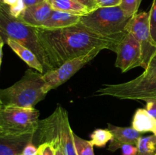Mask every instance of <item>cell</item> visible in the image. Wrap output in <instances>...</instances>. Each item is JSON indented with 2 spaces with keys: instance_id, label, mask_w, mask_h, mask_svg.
<instances>
[{
  "instance_id": "obj_1",
  "label": "cell",
  "mask_w": 156,
  "mask_h": 155,
  "mask_svg": "<svg viewBox=\"0 0 156 155\" xmlns=\"http://www.w3.org/2000/svg\"><path fill=\"white\" fill-rule=\"evenodd\" d=\"M35 33L53 70L96 47L116 52L119 44L91 31L80 22L59 29L35 27Z\"/></svg>"
},
{
  "instance_id": "obj_2",
  "label": "cell",
  "mask_w": 156,
  "mask_h": 155,
  "mask_svg": "<svg viewBox=\"0 0 156 155\" xmlns=\"http://www.w3.org/2000/svg\"><path fill=\"white\" fill-rule=\"evenodd\" d=\"M0 34L4 42L6 39L10 38L31 50L44 66V73L53 70L35 33V27H30L19 18L12 16L9 13V6L1 1Z\"/></svg>"
},
{
  "instance_id": "obj_3",
  "label": "cell",
  "mask_w": 156,
  "mask_h": 155,
  "mask_svg": "<svg viewBox=\"0 0 156 155\" xmlns=\"http://www.w3.org/2000/svg\"><path fill=\"white\" fill-rule=\"evenodd\" d=\"M35 137L38 138L40 144L47 142L53 146H59L64 155H77L68 113L61 105L56 106L50 116L39 121Z\"/></svg>"
},
{
  "instance_id": "obj_4",
  "label": "cell",
  "mask_w": 156,
  "mask_h": 155,
  "mask_svg": "<svg viewBox=\"0 0 156 155\" xmlns=\"http://www.w3.org/2000/svg\"><path fill=\"white\" fill-rule=\"evenodd\" d=\"M44 84L43 74L28 69L13 85L0 89V100L3 106L34 107L47 95L43 91Z\"/></svg>"
},
{
  "instance_id": "obj_5",
  "label": "cell",
  "mask_w": 156,
  "mask_h": 155,
  "mask_svg": "<svg viewBox=\"0 0 156 155\" xmlns=\"http://www.w3.org/2000/svg\"><path fill=\"white\" fill-rule=\"evenodd\" d=\"M130 18L120 6L98 8L82 16L80 23L103 37L120 43L128 33L126 26Z\"/></svg>"
},
{
  "instance_id": "obj_6",
  "label": "cell",
  "mask_w": 156,
  "mask_h": 155,
  "mask_svg": "<svg viewBox=\"0 0 156 155\" xmlns=\"http://www.w3.org/2000/svg\"><path fill=\"white\" fill-rule=\"evenodd\" d=\"M94 96H110L122 100L156 99V77L142 74L133 80L122 84H107L95 91Z\"/></svg>"
},
{
  "instance_id": "obj_7",
  "label": "cell",
  "mask_w": 156,
  "mask_h": 155,
  "mask_svg": "<svg viewBox=\"0 0 156 155\" xmlns=\"http://www.w3.org/2000/svg\"><path fill=\"white\" fill-rule=\"evenodd\" d=\"M101 50H103L102 48L96 47L86 54L67 61L58 68L44 73L43 78L45 84L43 88V91L47 94L51 90L56 89L63 84L77 71L97 56Z\"/></svg>"
},
{
  "instance_id": "obj_8",
  "label": "cell",
  "mask_w": 156,
  "mask_h": 155,
  "mask_svg": "<svg viewBox=\"0 0 156 155\" xmlns=\"http://www.w3.org/2000/svg\"><path fill=\"white\" fill-rule=\"evenodd\" d=\"M40 112L34 107L2 106L0 108V127L15 131H37Z\"/></svg>"
},
{
  "instance_id": "obj_9",
  "label": "cell",
  "mask_w": 156,
  "mask_h": 155,
  "mask_svg": "<svg viewBox=\"0 0 156 155\" xmlns=\"http://www.w3.org/2000/svg\"><path fill=\"white\" fill-rule=\"evenodd\" d=\"M126 30L131 33L140 44L142 51V67L146 69L151 59L156 54V43L151 36L149 29V13L140 12L129 19Z\"/></svg>"
},
{
  "instance_id": "obj_10",
  "label": "cell",
  "mask_w": 156,
  "mask_h": 155,
  "mask_svg": "<svg viewBox=\"0 0 156 155\" xmlns=\"http://www.w3.org/2000/svg\"><path fill=\"white\" fill-rule=\"evenodd\" d=\"M115 66L122 72H126L136 67H142V51L140 44L133 35L128 32L117 45Z\"/></svg>"
},
{
  "instance_id": "obj_11",
  "label": "cell",
  "mask_w": 156,
  "mask_h": 155,
  "mask_svg": "<svg viewBox=\"0 0 156 155\" xmlns=\"http://www.w3.org/2000/svg\"><path fill=\"white\" fill-rule=\"evenodd\" d=\"M37 131H15L0 127V155H18L33 142Z\"/></svg>"
},
{
  "instance_id": "obj_12",
  "label": "cell",
  "mask_w": 156,
  "mask_h": 155,
  "mask_svg": "<svg viewBox=\"0 0 156 155\" xmlns=\"http://www.w3.org/2000/svg\"><path fill=\"white\" fill-rule=\"evenodd\" d=\"M108 129L113 135L109 149L111 151H115L121 148L123 144L137 145L139 139L142 137L141 132L135 130L133 127H119L108 124Z\"/></svg>"
},
{
  "instance_id": "obj_13",
  "label": "cell",
  "mask_w": 156,
  "mask_h": 155,
  "mask_svg": "<svg viewBox=\"0 0 156 155\" xmlns=\"http://www.w3.org/2000/svg\"><path fill=\"white\" fill-rule=\"evenodd\" d=\"M52 9L50 3L45 0L34 5L27 7L19 17L23 22L33 27H41L51 14Z\"/></svg>"
},
{
  "instance_id": "obj_14",
  "label": "cell",
  "mask_w": 156,
  "mask_h": 155,
  "mask_svg": "<svg viewBox=\"0 0 156 155\" xmlns=\"http://www.w3.org/2000/svg\"><path fill=\"white\" fill-rule=\"evenodd\" d=\"M81 18V15L53 9L49 18L41 27L45 29H59L68 27L79 24Z\"/></svg>"
},
{
  "instance_id": "obj_15",
  "label": "cell",
  "mask_w": 156,
  "mask_h": 155,
  "mask_svg": "<svg viewBox=\"0 0 156 155\" xmlns=\"http://www.w3.org/2000/svg\"><path fill=\"white\" fill-rule=\"evenodd\" d=\"M5 42L13 50L15 54L18 55L25 63L27 64L29 67L34 68L36 71L41 73V74H44V66L39 61L38 58L36 56V55L31 50L22 46L19 43L10 39V38L6 39Z\"/></svg>"
},
{
  "instance_id": "obj_16",
  "label": "cell",
  "mask_w": 156,
  "mask_h": 155,
  "mask_svg": "<svg viewBox=\"0 0 156 155\" xmlns=\"http://www.w3.org/2000/svg\"><path fill=\"white\" fill-rule=\"evenodd\" d=\"M47 1L50 3L52 9L54 10L69 12L81 16L88 15L89 12H91L88 8L77 2L75 0H47Z\"/></svg>"
},
{
  "instance_id": "obj_17",
  "label": "cell",
  "mask_w": 156,
  "mask_h": 155,
  "mask_svg": "<svg viewBox=\"0 0 156 155\" xmlns=\"http://www.w3.org/2000/svg\"><path fill=\"white\" fill-rule=\"evenodd\" d=\"M155 120V119H154L146 109H139L134 114L132 127L141 133L147 132H152Z\"/></svg>"
},
{
  "instance_id": "obj_18",
  "label": "cell",
  "mask_w": 156,
  "mask_h": 155,
  "mask_svg": "<svg viewBox=\"0 0 156 155\" xmlns=\"http://www.w3.org/2000/svg\"><path fill=\"white\" fill-rule=\"evenodd\" d=\"M137 155H155L156 152V135L141 137L137 143Z\"/></svg>"
},
{
  "instance_id": "obj_19",
  "label": "cell",
  "mask_w": 156,
  "mask_h": 155,
  "mask_svg": "<svg viewBox=\"0 0 156 155\" xmlns=\"http://www.w3.org/2000/svg\"><path fill=\"white\" fill-rule=\"evenodd\" d=\"M113 135L109 129H96L91 135V144L94 146L101 147H105L107 143L112 140Z\"/></svg>"
},
{
  "instance_id": "obj_20",
  "label": "cell",
  "mask_w": 156,
  "mask_h": 155,
  "mask_svg": "<svg viewBox=\"0 0 156 155\" xmlns=\"http://www.w3.org/2000/svg\"><path fill=\"white\" fill-rule=\"evenodd\" d=\"M75 148L77 155H94L93 145L90 141L83 139L73 132Z\"/></svg>"
},
{
  "instance_id": "obj_21",
  "label": "cell",
  "mask_w": 156,
  "mask_h": 155,
  "mask_svg": "<svg viewBox=\"0 0 156 155\" xmlns=\"http://www.w3.org/2000/svg\"><path fill=\"white\" fill-rule=\"evenodd\" d=\"M142 0H121L120 7L124 12L126 16L132 18L137 14Z\"/></svg>"
},
{
  "instance_id": "obj_22",
  "label": "cell",
  "mask_w": 156,
  "mask_h": 155,
  "mask_svg": "<svg viewBox=\"0 0 156 155\" xmlns=\"http://www.w3.org/2000/svg\"><path fill=\"white\" fill-rule=\"evenodd\" d=\"M149 29L151 36L156 43V0H153L152 7L149 11Z\"/></svg>"
},
{
  "instance_id": "obj_23",
  "label": "cell",
  "mask_w": 156,
  "mask_h": 155,
  "mask_svg": "<svg viewBox=\"0 0 156 155\" xmlns=\"http://www.w3.org/2000/svg\"><path fill=\"white\" fill-rule=\"evenodd\" d=\"M26 8L27 7H26L25 4L24 3L23 0H18L14 5L9 6V13H10V15L12 16H13L14 18H18L22 15L23 12L26 9Z\"/></svg>"
},
{
  "instance_id": "obj_24",
  "label": "cell",
  "mask_w": 156,
  "mask_h": 155,
  "mask_svg": "<svg viewBox=\"0 0 156 155\" xmlns=\"http://www.w3.org/2000/svg\"><path fill=\"white\" fill-rule=\"evenodd\" d=\"M37 155H55L54 147L50 143H43L38 147Z\"/></svg>"
},
{
  "instance_id": "obj_25",
  "label": "cell",
  "mask_w": 156,
  "mask_h": 155,
  "mask_svg": "<svg viewBox=\"0 0 156 155\" xmlns=\"http://www.w3.org/2000/svg\"><path fill=\"white\" fill-rule=\"evenodd\" d=\"M143 74L147 77H156V54L151 59L149 65Z\"/></svg>"
},
{
  "instance_id": "obj_26",
  "label": "cell",
  "mask_w": 156,
  "mask_h": 155,
  "mask_svg": "<svg viewBox=\"0 0 156 155\" xmlns=\"http://www.w3.org/2000/svg\"><path fill=\"white\" fill-rule=\"evenodd\" d=\"M97 8L116 7L120 6L121 0H95Z\"/></svg>"
},
{
  "instance_id": "obj_27",
  "label": "cell",
  "mask_w": 156,
  "mask_h": 155,
  "mask_svg": "<svg viewBox=\"0 0 156 155\" xmlns=\"http://www.w3.org/2000/svg\"><path fill=\"white\" fill-rule=\"evenodd\" d=\"M146 109L147 112L156 119V99H150L146 100Z\"/></svg>"
},
{
  "instance_id": "obj_28",
  "label": "cell",
  "mask_w": 156,
  "mask_h": 155,
  "mask_svg": "<svg viewBox=\"0 0 156 155\" xmlns=\"http://www.w3.org/2000/svg\"><path fill=\"white\" fill-rule=\"evenodd\" d=\"M122 155H137V147L132 144H123L121 147Z\"/></svg>"
},
{
  "instance_id": "obj_29",
  "label": "cell",
  "mask_w": 156,
  "mask_h": 155,
  "mask_svg": "<svg viewBox=\"0 0 156 155\" xmlns=\"http://www.w3.org/2000/svg\"><path fill=\"white\" fill-rule=\"evenodd\" d=\"M21 153L22 155H37L38 147H37L33 142H30L25 146Z\"/></svg>"
},
{
  "instance_id": "obj_30",
  "label": "cell",
  "mask_w": 156,
  "mask_h": 155,
  "mask_svg": "<svg viewBox=\"0 0 156 155\" xmlns=\"http://www.w3.org/2000/svg\"><path fill=\"white\" fill-rule=\"evenodd\" d=\"M75 1L80 3V4L83 5L84 6L88 8L91 12H92V11L98 9L97 5H96L95 0H75Z\"/></svg>"
},
{
  "instance_id": "obj_31",
  "label": "cell",
  "mask_w": 156,
  "mask_h": 155,
  "mask_svg": "<svg viewBox=\"0 0 156 155\" xmlns=\"http://www.w3.org/2000/svg\"><path fill=\"white\" fill-rule=\"evenodd\" d=\"M44 1H45V0H23L26 7H30V6L34 5L41 3Z\"/></svg>"
},
{
  "instance_id": "obj_32",
  "label": "cell",
  "mask_w": 156,
  "mask_h": 155,
  "mask_svg": "<svg viewBox=\"0 0 156 155\" xmlns=\"http://www.w3.org/2000/svg\"><path fill=\"white\" fill-rule=\"evenodd\" d=\"M3 4L6 5L8 6H11L12 5H14L15 3H16L18 0H0Z\"/></svg>"
},
{
  "instance_id": "obj_33",
  "label": "cell",
  "mask_w": 156,
  "mask_h": 155,
  "mask_svg": "<svg viewBox=\"0 0 156 155\" xmlns=\"http://www.w3.org/2000/svg\"><path fill=\"white\" fill-rule=\"evenodd\" d=\"M4 43H5L4 41L0 42V68H1L2 62V56H3L2 49H3V46H4Z\"/></svg>"
},
{
  "instance_id": "obj_34",
  "label": "cell",
  "mask_w": 156,
  "mask_h": 155,
  "mask_svg": "<svg viewBox=\"0 0 156 155\" xmlns=\"http://www.w3.org/2000/svg\"><path fill=\"white\" fill-rule=\"evenodd\" d=\"M55 150V155H64L63 152L61 150L60 147L59 146H53Z\"/></svg>"
},
{
  "instance_id": "obj_35",
  "label": "cell",
  "mask_w": 156,
  "mask_h": 155,
  "mask_svg": "<svg viewBox=\"0 0 156 155\" xmlns=\"http://www.w3.org/2000/svg\"><path fill=\"white\" fill-rule=\"evenodd\" d=\"M152 132L155 135H156V120H155V126H154V129L152 130Z\"/></svg>"
},
{
  "instance_id": "obj_36",
  "label": "cell",
  "mask_w": 156,
  "mask_h": 155,
  "mask_svg": "<svg viewBox=\"0 0 156 155\" xmlns=\"http://www.w3.org/2000/svg\"><path fill=\"white\" fill-rule=\"evenodd\" d=\"M3 105H2V101H1V100H0V108L2 107V106Z\"/></svg>"
},
{
  "instance_id": "obj_37",
  "label": "cell",
  "mask_w": 156,
  "mask_h": 155,
  "mask_svg": "<svg viewBox=\"0 0 156 155\" xmlns=\"http://www.w3.org/2000/svg\"><path fill=\"white\" fill-rule=\"evenodd\" d=\"M2 41H3V40H2V38L1 34H0V42H2Z\"/></svg>"
},
{
  "instance_id": "obj_38",
  "label": "cell",
  "mask_w": 156,
  "mask_h": 155,
  "mask_svg": "<svg viewBox=\"0 0 156 155\" xmlns=\"http://www.w3.org/2000/svg\"><path fill=\"white\" fill-rule=\"evenodd\" d=\"M18 155H22V153H20V154H18Z\"/></svg>"
},
{
  "instance_id": "obj_39",
  "label": "cell",
  "mask_w": 156,
  "mask_h": 155,
  "mask_svg": "<svg viewBox=\"0 0 156 155\" xmlns=\"http://www.w3.org/2000/svg\"><path fill=\"white\" fill-rule=\"evenodd\" d=\"M155 155H156V152H155Z\"/></svg>"
}]
</instances>
